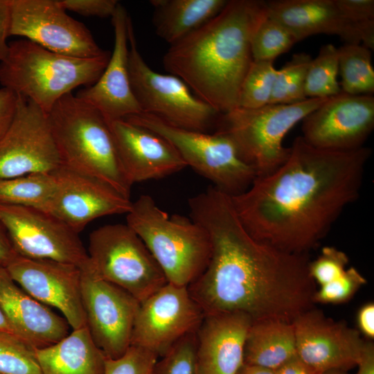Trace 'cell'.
I'll list each match as a JSON object with an SVG mask.
<instances>
[{"label": "cell", "instance_id": "14", "mask_svg": "<svg viewBox=\"0 0 374 374\" xmlns=\"http://www.w3.org/2000/svg\"><path fill=\"white\" fill-rule=\"evenodd\" d=\"M62 165L48 114L19 95L14 118L0 140V178L53 173Z\"/></svg>", "mask_w": 374, "mask_h": 374}, {"label": "cell", "instance_id": "35", "mask_svg": "<svg viewBox=\"0 0 374 374\" xmlns=\"http://www.w3.org/2000/svg\"><path fill=\"white\" fill-rule=\"evenodd\" d=\"M195 353L194 332L184 336L158 359L153 374H197Z\"/></svg>", "mask_w": 374, "mask_h": 374}, {"label": "cell", "instance_id": "26", "mask_svg": "<svg viewBox=\"0 0 374 374\" xmlns=\"http://www.w3.org/2000/svg\"><path fill=\"white\" fill-rule=\"evenodd\" d=\"M229 0H151L156 34L170 46L219 14Z\"/></svg>", "mask_w": 374, "mask_h": 374}, {"label": "cell", "instance_id": "29", "mask_svg": "<svg viewBox=\"0 0 374 374\" xmlns=\"http://www.w3.org/2000/svg\"><path fill=\"white\" fill-rule=\"evenodd\" d=\"M339 73L342 92L350 95H372L374 69L371 50L362 44H345L338 48Z\"/></svg>", "mask_w": 374, "mask_h": 374}, {"label": "cell", "instance_id": "7", "mask_svg": "<svg viewBox=\"0 0 374 374\" xmlns=\"http://www.w3.org/2000/svg\"><path fill=\"white\" fill-rule=\"evenodd\" d=\"M328 98H307L289 105L268 104L256 109L237 107L220 114L216 132L229 137L241 159L257 177L267 175L289 157L283 145L288 132Z\"/></svg>", "mask_w": 374, "mask_h": 374}, {"label": "cell", "instance_id": "2", "mask_svg": "<svg viewBox=\"0 0 374 374\" xmlns=\"http://www.w3.org/2000/svg\"><path fill=\"white\" fill-rule=\"evenodd\" d=\"M366 147L350 151L315 148L301 136L287 160L230 196L245 229L256 240L287 252L305 254L326 237L360 194Z\"/></svg>", "mask_w": 374, "mask_h": 374}, {"label": "cell", "instance_id": "30", "mask_svg": "<svg viewBox=\"0 0 374 374\" xmlns=\"http://www.w3.org/2000/svg\"><path fill=\"white\" fill-rule=\"evenodd\" d=\"M338 48L331 44L321 46L307 71L305 94L307 98H330L342 92L338 82Z\"/></svg>", "mask_w": 374, "mask_h": 374}, {"label": "cell", "instance_id": "42", "mask_svg": "<svg viewBox=\"0 0 374 374\" xmlns=\"http://www.w3.org/2000/svg\"><path fill=\"white\" fill-rule=\"evenodd\" d=\"M10 30L9 0H0V62L6 59L9 51L7 39Z\"/></svg>", "mask_w": 374, "mask_h": 374}, {"label": "cell", "instance_id": "32", "mask_svg": "<svg viewBox=\"0 0 374 374\" xmlns=\"http://www.w3.org/2000/svg\"><path fill=\"white\" fill-rule=\"evenodd\" d=\"M298 42L282 24L268 15L258 26L251 41L253 61L274 62Z\"/></svg>", "mask_w": 374, "mask_h": 374}, {"label": "cell", "instance_id": "33", "mask_svg": "<svg viewBox=\"0 0 374 374\" xmlns=\"http://www.w3.org/2000/svg\"><path fill=\"white\" fill-rule=\"evenodd\" d=\"M35 350L15 333L0 332V374H42Z\"/></svg>", "mask_w": 374, "mask_h": 374}, {"label": "cell", "instance_id": "41", "mask_svg": "<svg viewBox=\"0 0 374 374\" xmlns=\"http://www.w3.org/2000/svg\"><path fill=\"white\" fill-rule=\"evenodd\" d=\"M18 101L17 93L6 87L0 88V140L14 118Z\"/></svg>", "mask_w": 374, "mask_h": 374}, {"label": "cell", "instance_id": "21", "mask_svg": "<svg viewBox=\"0 0 374 374\" xmlns=\"http://www.w3.org/2000/svg\"><path fill=\"white\" fill-rule=\"evenodd\" d=\"M128 181L160 179L186 167L175 148L165 139L125 119L108 123Z\"/></svg>", "mask_w": 374, "mask_h": 374}, {"label": "cell", "instance_id": "18", "mask_svg": "<svg viewBox=\"0 0 374 374\" xmlns=\"http://www.w3.org/2000/svg\"><path fill=\"white\" fill-rule=\"evenodd\" d=\"M57 188L44 211L76 233L107 215L127 214L132 202L109 184L63 165L55 172Z\"/></svg>", "mask_w": 374, "mask_h": 374}, {"label": "cell", "instance_id": "31", "mask_svg": "<svg viewBox=\"0 0 374 374\" xmlns=\"http://www.w3.org/2000/svg\"><path fill=\"white\" fill-rule=\"evenodd\" d=\"M312 59L308 53H296L281 69H277L269 104H294L307 99L305 83Z\"/></svg>", "mask_w": 374, "mask_h": 374}, {"label": "cell", "instance_id": "25", "mask_svg": "<svg viewBox=\"0 0 374 374\" xmlns=\"http://www.w3.org/2000/svg\"><path fill=\"white\" fill-rule=\"evenodd\" d=\"M35 352L42 374H105L107 357L87 326Z\"/></svg>", "mask_w": 374, "mask_h": 374}, {"label": "cell", "instance_id": "13", "mask_svg": "<svg viewBox=\"0 0 374 374\" xmlns=\"http://www.w3.org/2000/svg\"><path fill=\"white\" fill-rule=\"evenodd\" d=\"M0 221L21 256L54 260L80 267L89 260L79 233L44 210L0 204Z\"/></svg>", "mask_w": 374, "mask_h": 374}, {"label": "cell", "instance_id": "22", "mask_svg": "<svg viewBox=\"0 0 374 374\" xmlns=\"http://www.w3.org/2000/svg\"><path fill=\"white\" fill-rule=\"evenodd\" d=\"M252 321L241 312L204 314L196 331L197 374H236Z\"/></svg>", "mask_w": 374, "mask_h": 374}, {"label": "cell", "instance_id": "6", "mask_svg": "<svg viewBox=\"0 0 374 374\" xmlns=\"http://www.w3.org/2000/svg\"><path fill=\"white\" fill-rule=\"evenodd\" d=\"M127 224L146 245L168 283L188 287L206 268L211 242L206 229L191 218L169 215L148 195L132 202Z\"/></svg>", "mask_w": 374, "mask_h": 374}, {"label": "cell", "instance_id": "4", "mask_svg": "<svg viewBox=\"0 0 374 374\" xmlns=\"http://www.w3.org/2000/svg\"><path fill=\"white\" fill-rule=\"evenodd\" d=\"M47 114L62 165L100 179L130 199L132 185L103 116L73 93L61 98Z\"/></svg>", "mask_w": 374, "mask_h": 374}, {"label": "cell", "instance_id": "46", "mask_svg": "<svg viewBox=\"0 0 374 374\" xmlns=\"http://www.w3.org/2000/svg\"><path fill=\"white\" fill-rule=\"evenodd\" d=\"M17 256L8 232L0 221V265L6 267Z\"/></svg>", "mask_w": 374, "mask_h": 374}, {"label": "cell", "instance_id": "24", "mask_svg": "<svg viewBox=\"0 0 374 374\" xmlns=\"http://www.w3.org/2000/svg\"><path fill=\"white\" fill-rule=\"evenodd\" d=\"M267 15L285 26L298 42L317 34L335 35L346 44H361L355 26L346 20L334 0L266 1Z\"/></svg>", "mask_w": 374, "mask_h": 374}, {"label": "cell", "instance_id": "11", "mask_svg": "<svg viewBox=\"0 0 374 374\" xmlns=\"http://www.w3.org/2000/svg\"><path fill=\"white\" fill-rule=\"evenodd\" d=\"M80 269L86 325L105 356L116 359L130 346L140 302L125 290L101 278L89 260Z\"/></svg>", "mask_w": 374, "mask_h": 374}, {"label": "cell", "instance_id": "43", "mask_svg": "<svg viewBox=\"0 0 374 374\" xmlns=\"http://www.w3.org/2000/svg\"><path fill=\"white\" fill-rule=\"evenodd\" d=\"M357 323L360 334L369 339L374 337V304L368 303L362 305L357 314Z\"/></svg>", "mask_w": 374, "mask_h": 374}, {"label": "cell", "instance_id": "20", "mask_svg": "<svg viewBox=\"0 0 374 374\" xmlns=\"http://www.w3.org/2000/svg\"><path fill=\"white\" fill-rule=\"evenodd\" d=\"M132 20L119 3L112 17L114 44L108 63L98 80L75 95L96 109L107 123L142 112L129 75V27Z\"/></svg>", "mask_w": 374, "mask_h": 374}, {"label": "cell", "instance_id": "1", "mask_svg": "<svg viewBox=\"0 0 374 374\" xmlns=\"http://www.w3.org/2000/svg\"><path fill=\"white\" fill-rule=\"evenodd\" d=\"M190 211L211 242L206 268L187 287L204 314L241 312L253 321L293 323L314 307L316 283L306 255L253 238L241 223L230 196L210 192L198 198Z\"/></svg>", "mask_w": 374, "mask_h": 374}, {"label": "cell", "instance_id": "36", "mask_svg": "<svg viewBox=\"0 0 374 374\" xmlns=\"http://www.w3.org/2000/svg\"><path fill=\"white\" fill-rule=\"evenodd\" d=\"M343 17L355 26L361 43L374 48V1L334 0Z\"/></svg>", "mask_w": 374, "mask_h": 374}, {"label": "cell", "instance_id": "19", "mask_svg": "<svg viewBox=\"0 0 374 374\" xmlns=\"http://www.w3.org/2000/svg\"><path fill=\"white\" fill-rule=\"evenodd\" d=\"M297 356L323 373L357 366L364 340L360 332L343 321H335L312 308L294 321Z\"/></svg>", "mask_w": 374, "mask_h": 374}, {"label": "cell", "instance_id": "38", "mask_svg": "<svg viewBox=\"0 0 374 374\" xmlns=\"http://www.w3.org/2000/svg\"><path fill=\"white\" fill-rule=\"evenodd\" d=\"M158 359L151 351L130 345L121 357L106 358L105 374H153Z\"/></svg>", "mask_w": 374, "mask_h": 374}, {"label": "cell", "instance_id": "12", "mask_svg": "<svg viewBox=\"0 0 374 374\" xmlns=\"http://www.w3.org/2000/svg\"><path fill=\"white\" fill-rule=\"evenodd\" d=\"M10 35L49 51L80 58L103 55L89 29L69 16L59 0H9Z\"/></svg>", "mask_w": 374, "mask_h": 374}, {"label": "cell", "instance_id": "8", "mask_svg": "<svg viewBox=\"0 0 374 374\" xmlns=\"http://www.w3.org/2000/svg\"><path fill=\"white\" fill-rule=\"evenodd\" d=\"M125 120L165 139L186 166L230 196L244 192L257 177L254 170L241 159L231 140L222 134H209L179 127L143 112Z\"/></svg>", "mask_w": 374, "mask_h": 374}, {"label": "cell", "instance_id": "34", "mask_svg": "<svg viewBox=\"0 0 374 374\" xmlns=\"http://www.w3.org/2000/svg\"><path fill=\"white\" fill-rule=\"evenodd\" d=\"M276 74L274 62L253 61L240 87L238 107L256 109L268 105Z\"/></svg>", "mask_w": 374, "mask_h": 374}, {"label": "cell", "instance_id": "27", "mask_svg": "<svg viewBox=\"0 0 374 374\" xmlns=\"http://www.w3.org/2000/svg\"><path fill=\"white\" fill-rule=\"evenodd\" d=\"M296 355L292 323L277 319L252 321L244 343V364L275 371Z\"/></svg>", "mask_w": 374, "mask_h": 374}, {"label": "cell", "instance_id": "45", "mask_svg": "<svg viewBox=\"0 0 374 374\" xmlns=\"http://www.w3.org/2000/svg\"><path fill=\"white\" fill-rule=\"evenodd\" d=\"M357 366L356 374H374V344L371 341H364Z\"/></svg>", "mask_w": 374, "mask_h": 374}, {"label": "cell", "instance_id": "16", "mask_svg": "<svg viewBox=\"0 0 374 374\" xmlns=\"http://www.w3.org/2000/svg\"><path fill=\"white\" fill-rule=\"evenodd\" d=\"M373 128L374 97L341 92L303 118L301 137L317 149L350 151L363 147Z\"/></svg>", "mask_w": 374, "mask_h": 374}, {"label": "cell", "instance_id": "17", "mask_svg": "<svg viewBox=\"0 0 374 374\" xmlns=\"http://www.w3.org/2000/svg\"><path fill=\"white\" fill-rule=\"evenodd\" d=\"M6 268L13 280L33 298L58 309L73 330L87 326L80 267L18 255Z\"/></svg>", "mask_w": 374, "mask_h": 374}, {"label": "cell", "instance_id": "9", "mask_svg": "<svg viewBox=\"0 0 374 374\" xmlns=\"http://www.w3.org/2000/svg\"><path fill=\"white\" fill-rule=\"evenodd\" d=\"M87 253L101 278L139 302L168 283L146 245L127 224H107L92 231Z\"/></svg>", "mask_w": 374, "mask_h": 374}, {"label": "cell", "instance_id": "48", "mask_svg": "<svg viewBox=\"0 0 374 374\" xmlns=\"http://www.w3.org/2000/svg\"><path fill=\"white\" fill-rule=\"evenodd\" d=\"M1 331L14 332L8 319L0 309V332Z\"/></svg>", "mask_w": 374, "mask_h": 374}, {"label": "cell", "instance_id": "44", "mask_svg": "<svg viewBox=\"0 0 374 374\" xmlns=\"http://www.w3.org/2000/svg\"><path fill=\"white\" fill-rule=\"evenodd\" d=\"M323 373L309 366L297 355L275 370V374H322Z\"/></svg>", "mask_w": 374, "mask_h": 374}, {"label": "cell", "instance_id": "39", "mask_svg": "<svg viewBox=\"0 0 374 374\" xmlns=\"http://www.w3.org/2000/svg\"><path fill=\"white\" fill-rule=\"evenodd\" d=\"M349 259L341 250L334 247H324L321 254L309 262V272L319 287L339 278L348 268Z\"/></svg>", "mask_w": 374, "mask_h": 374}, {"label": "cell", "instance_id": "28", "mask_svg": "<svg viewBox=\"0 0 374 374\" xmlns=\"http://www.w3.org/2000/svg\"><path fill=\"white\" fill-rule=\"evenodd\" d=\"M56 188L55 172L0 178V204L30 206L44 210Z\"/></svg>", "mask_w": 374, "mask_h": 374}, {"label": "cell", "instance_id": "5", "mask_svg": "<svg viewBox=\"0 0 374 374\" xmlns=\"http://www.w3.org/2000/svg\"><path fill=\"white\" fill-rule=\"evenodd\" d=\"M110 53L80 58L49 51L26 39L9 43L0 62V84L35 103L48 114L64 96L89 87L105 69Z\"/></svg>", "mask_w": 374, "mask_h": 374}, {"label": "cell", "instance_id": "10", "mask_svg": "<svg viewBox=\"0 0 374 374\" xmlns=\"http://www.w3.org/2000/svg\"><path fill=\"white\" fill-rule=\"evenodd\" d=\"M128 69L131 87L142 112L172 125L200 132L217 122L220 114L193 94L183 80L172 74L157 73L148 66L137 48L132 22Z\"/></svg>", "mask_w": 374, "mask_h": 374}, {"label": "cell", "instance_id": "15", "mask_svg": "<svg viewBox=\"0 0 374 374\" xmlns=\"http://www.w3.org/2000/svg\"><path fill=\"white\" fill-rule=\"evenodd\" d=\"M204 316L187 287L168 283L140 302L130 345L159 358L184 336L196 332Z\"/></svg>", "mask_w": 374, "mask_h": 374}, {"label": "cell", "instance_id": "40", "mask_svg": "<svg viewBox=\"0 0 374 374\" xmlns=\"http://www.w3.org/2000/svg\"><path fill=\"white\" fill-rule=\"evenodd\" d=\"M66 11L87 17H112L118 5L116 0H59Z\"/></svg>", "mask_w": 374, "mask_h": 374}, {"label": "cell", "instance_id": "37", "mask_svg": "<svg viewBox=\"0 0 374 374\" xmlns=\"http://www.w3.org/2000/svg\"><path fill=\"white\" fill-rule=\"evenodd\" d=\"M366 283V280L360 272L356 268L350 267L337 279L317 289L314 302L324 304L348 302Z\"/></svg>", "mask_w": 374, "mask_h": 374}, {"label": "cell", "instance_id": "49", "mask_svg": "<svg viewBox=\"0 0 374 374\" xmlns=\"http://www.w3.org/2000/svg\"><path fill=\"white\" fill-rule=\"evenodd\" d=\"M322 374H348L347 371L342 370H330L323 372Z\"/></svg>", "mask_w": 374, "mask_h": 374}, {"label": "cell", "instance_id": "23", "mask_svg": "<svg viewBox=\"0 0 374 374\" xmlns=\"http://www.w3.org/2000/svg\"><path fill=\"white\" fill-rule=\"evenodd\" d=\"M0 309L13 332L35 348L54 344L69 334L66 320L28 294L1 265Z\"/></svg>", "mask_w": 374, "mask_h": 374}, {"label": "cell", "instance_id": "47", "mask_svg": "<svg viewBox=\"0 0 374 374\" xmlns=\"http://www.w3.org/2000/svg\"><path fill=\"white\" fill-rule=\"evenodd\" d=\"M236 374H275V371L260 366L243 363Z\"/></svg>", "mask_w": 374, "mask_h": 374}, {"label": "cell", "instance_id": "3", "mask_svg": "<svg viewBox=\"0 0 374 374\" xmlns=\"http://www.w3.org/2000/svg\"><path fill=\"white\" fill-rule=\"evenodd\" d=\"M267 16L266 1L229 0L215 17L170 46L163 66L220 114L231 111L253 61V34Z\"/></svg>", "mask_w": 374, "mask_h": 374}]
</instances>
